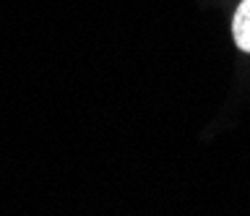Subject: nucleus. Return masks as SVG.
<instances>
[{
    "mask_svg": "<svg viewBox=\"0 0 250 216\" xmlns=\"http://www.w3.org/2000/svg\"><path fill=\"white\" fill-rule=\"evenodd\" d=\"M232 34L240 50L250 52V0H242L232 21Z\"/></svg>",
    "mask_w": 250,
    "mask_h": 216,
    "instance_id": "f257e3e1",
    "label": "nucleus"
}]
</instances>
